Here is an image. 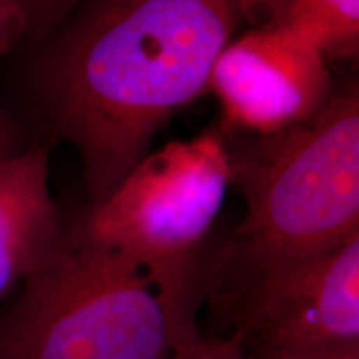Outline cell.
I'll return each mask as SVG.
<instances>
[{"label": "cell", "mask_w": 359, "mask_h": 359, "mask_svg": "<svg viewBox=\"0 0 359 359\" xmlns=\"http://www.w3.org/2000/svg\"><path fill=\"white\" fill-rule=\"evenodd\" d=\"M243 0H88L57 43L47 95L90 206L109 198L180 109L206 92Z\"/></svg>", "instance_id": "1"}, {"label": "cell", "mask_w": 359, "mask_h": 359, "mask_svg": "<svg viewBox=\"0 0 359 359\" xmlns=\"http://www.w3.org/2000/svg\"><path fill=\"white\" fill-rule=\"evenodd\" d=\"M245 217L213 264L231 299L259 275L359 236V92L334 90L311 118L230 150Z\"/></svg>", "instance_id": "2"}, {"label": "cell", "mask_w": 359, "mask_h": 359, "mask_svg": "<svg viewBox=\"0 0 359 359\" xmlns=\"http://www.w3.org/2000/svg\"><path fill=\"white\" fill-rule=\"evenodd\" d=\"M198 333L148 269L75 222L0 314V359H168Z\"/></svg>", "instance_id": "3"}, {"label": "cell", "mask_w": 359, "mask_h": 359, "mask_svg": "<svg viewBox=\"0 0 359 359\" xmlns=\"http://www.w3.org/2000/svg\"><path fill=\"white\" fill-rule=\"evenodd\" d=\"M231 183L230 148L218 132H203L148 154L77 222L97 243L148 269L195 323L205 294L198 253Z\"/></svg>", "instance_id": "4"}, {"label": "cell", "mask_w": 359, "mask_h": 359, "mask_svg": "<svg viewBox=\"0 0 359 359\" xmlns=\"http://www.w3.org/2000/svg\"><path fill=\"white\" fill-rule=\"evenodd\" d=\"M245 349L359 348V236L259 275L226 302Z\"/></svg>", "instance_id": "5"}, {"label": "cell", "mask_w": 359, "mask_h": 359, "mask_svg": "<svg viewBox=\"0 0 359 359\" xmlns=\"http://www.w3.org/2000/svg\"><path fill=\"white\" fill-rule=\"evenodd\" d=\"M208 92L228 130L268 137L316 115L334 88L326 58L306 40L273 29H250L219 53Z\"/></svg>", "instance_id": "6"}, {"label": "cell", "mask_w": 359, "mask_h": 359, "mask_svg": "<svg viewBox=\"0 0 359 359\" xmlns=\"http://www.w3.org/2000/svg\"><path fill=\"white\" fill-rule=\"evenodd\" d=\"M48 173L45 143L0 160V299L20 288L64 231Z\"/></svg>", "instance_id": "7"}, {"label": "cell", "mask_w": 359, "mask_h": 359, "mask_svg": "<svg viewBox=\"0 0 359 359\" xmlns=\"http://www.w3.org/2000/svg\"><path fill=\"white\" fill-rule=\"evenodd\" d=\"M243 20L306 40L326 60L358 52L359 0H243Z\"/></svg>", "instance_id": "8"}, {"label": "cell", "mask_w": 359, "mask_h": 359, "mask_svg": "<svg viewBox=\"0 0 359 359\" xmlns=\"http://www.w3.org/2000/svg\"><path fill=\"white\" fill-rule=\"evenodd\" d=\"M168 359H246V353L238 334L198 333L178 344Z\"/></svg>", "instance_id": "9"}, {"label": "cell", "mask_w": 359, "mask_h": 359, "mask_svg": "<svg viewBox=\"0 0 359 359\" xmlns=\"http://www.w3.org/2000/svg\"><path fill=\"white\" fill-rule=\"evenodd\" d=\"M30 29L20 0H0V55L11 52Z\"/></svg>", "instance_id": "10"}, {"label": "cell", "mask_w": 359, "mask_h": 359, "mask_svg": "<svg viewBox=\"0 0 359 359\" xmlns=\"http://www.w3.org/2000/svg\"><path fill=\"white\" fill-rule=\"evenodd\" d=\"M75 0H20L30 27H48L64 15Z\"/></svg>", "instance_id": "11"}, {"label": "cell", "mask_w": 359, "mask_h": 359, "mask_svg": "<svg viewBox=\"0 0 359 359\" xmlns=\"http://www.w3.org/2000/svg\"><path fill=\"white\" fill-rule=\"evenodd\" d=\"M246 359H308V354H294V353H281L273 351V349L263 348H250L245 349Z\"/></svg>", "instance_id": "12"}, {"label": "cell", "mask_w": 359, "mask_h": 359, "mask_svg": "<svg viewBox=\"0 0 359 359\" xmlns=\"http://www.w3.org/2000/svg\"><path fill=\"white\" fill-rule=\"evenodd\" d=\"M12 154V133L4 116L0 115V160Z\"/></svg>", "instance_id": "13"}, {"label": "cell", "mask_w": 359, "mask_h": 359, "mask_svg": "<svg viewBox=\"0 0 359 359\" xmlns=\"http://www.w3.org/2000/svg\"><path fill=\"white\" fill-rule=\"evenodd\" d=\"M308 359H359V348L343 349V351H327L308 354Z\"/></svg>", "instance_id": "14"}]
</instances>
